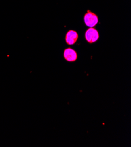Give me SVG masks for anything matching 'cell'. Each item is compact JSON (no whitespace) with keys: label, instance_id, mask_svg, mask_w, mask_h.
I'll use <instances>...</instances> for the list:
<instances>
[{"label":"cell","instance_id":"obj_1","mask_svg":"<svg viewBox=\"0 0 131 147\" xmlns=\"http://www.w3.org/2000/svg\"><path fill=\"white\" fill-rule=\"evenodd\" d=\"M84 22L89 28H94L98 22V17L96 15L90 11H88L85 14Z\"/></svg>","mask_w":131,"mask_h":147},{"label":"cell","instance_id":"obj_2","mask_svg":"<svg viewBox=\"0 0 131 147\" xmlns=\"http://www.w3.org/2000/svg\"><path fill=\"white\" fill-rule=\"evenodd\" d=\"M85 38L88 43H93L98 40L99 38V35L96 29L94 28H90L85 32Z\"/></svg>","mask_w":131,"mask_h":147},{"label":"cell","instance_id":"obj_3","mask_svg":"<svg viewBox=\"0 0 131 147\" xmlns=\"http://www.w3.org/2000/svg\"><path fill=\"white\" fill-rule=\"evenodd\" d=\"M64 57L65 59L68 62H75L77 61L78 58L77 53L74 49L70 48H67L64 51Z\"/></svg>","mask_w":131,"mask_h":147},{"label":"cell","instance_id":"obj_4","mask_svg":"<svg viewBox=\"0 0 131 147\" xmlns=\"http://www.w3.org/2000/svg\"><path fill=\"white\" fill-rule=\"evenodd\" d=\"M78 39V34L74 30L69 31L65 36V42L69 45H74L77 42Z\"/></svg>","mask_w":131,"mask_h":147}]
</instances>
